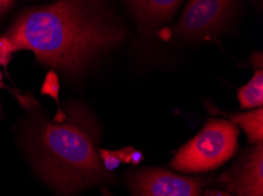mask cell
I'll return each mask as SVG.
<instances>
[{"mask_svg":"<svg viewBox=\"0 0 263 196\" xmlns=\"http://www.w3.org/2000/svg\"><path fill=\"white\" fill-rule=\"evenodd\" d=\"M4 37L12 53L31 51L41 62L74 73L99 52L121 42L125 31L99 0H59L27 11Z\"/></svg>","mask_w":263,"mask_h":196,"instance_id":"obj_1","label":"cell"},{"mask_svg":"<svg viewBox=\"0 0 263 196\" xmlns=\"http://www.w3.org/2000/svg\"><path fill=\"white\" fill-rule=\"evenodd\" d=\"M27 130L38 173L58 193L111 180L97 149L99 128L82 103L71 102L53 120L34 117Z\"/></svg>","mask_w":263,"mask_h":196,"instance_id":"obj_2","label":"cell"},{"mask_svg":"<svg viewBox=\"0 0 263 196\" xmlns=\"http://www.w3.org/2000/svg\"><path fill=\"white\" fill-rule=\"evenodd\" d=\"M238 148V127L210 119L202 130L179 148L170 166L182 173H206L232 159Z\"/></svg>","mask_w":263,"mask_h":196,"instance_id":"obj_3","label":"cell"},{"mask_svg":"<svg viewBox=\"0 0 263 196\" xmlns=\"http://www.w3.org/2000/svg\"><path fill=\"white\" fill-rule=\"evenodd\" d=\"M131 196H201L206 180L175 174L163 168L129 170L126 177Z\"/></svg>","mask_w":263,"mask_h":196,"instance_id":"obj_4","label":"cell"},{"mask_svg":"<svg viewBox=\"0 0 263 196\" xmlns=\"http://www.w3.org/2000/svg\"><path fill=\"white\" fill-rule=\"evenodd\" d=\"M228 193L236 196H263V145L243 151L234 166L217 180Z\"/></svg>","mask_w":263,"mask_h":196,"instance_id":"obj_5","label":"cell"},{"mask_svg":"<svg viewBox=\"0 0 263 196\" xmlns=\"http://www.w3.org/2000/svg\"><path fill=\"white\" fill-rule=\"evenodd\" d=\"M235 0H189L177 25V33L186 38L210 34L222 25Z\"/></svg>","mask_w":263,"mask_h":196,"instance_id":"obj_6","label":"cell"},{"mask_svg":"<svg viewBox=\"0 0 263 196\" xmlns=\"http://www.w3.org/2000/svg\"><path fill=\"white\" fill-rule=\"evenodd\" d=\"M143 25L157 26L173 17L182 0H127Z\"/></svg>","mask_w":263,"mask_h":196,"instance_id":"obj_7","label":"cell"},{"mask_svg":"<svg viewBox=\"0 0 263 196\" xmlns=\"http://www.w3.org/2000/svg\"><path fill=\"white\" fill-rule=\"evenodd\" d=\"M235 126L241 127L248 140L254 145L262 143L263 141V110L258 107L252 112L241 114L227 115Z\"/></svg>","mask_w":263,"mask_h":196,"instance_id":"obj_8","label":"cell"},{"mask_svg":"<svg viewBox=\"0 0 263 196\" xmlns=\"http://www.w3.org/2000/svg\"><path fill=\"white\" fill-rule=\"evenodd\" d=\"M237 99L242 108H258L263 103V71L262 66L255 70L253 78L237 92Z\"/></svg>","mask_w":263,"mask_h":196,"instance_id":"obj_9","label":"cell"},{"mask_svg":"<svg viewBox=\"0 0 263 196\" xmlns=\"http://www.w3.org/2000/svg\"><path fill=\"white\" fill-rule=\"evenodd\" d=\"M98 153H99V158L102 160V163H103V167L105 168L106 171H114L115 169H117L121 165L122 161H121V158H119L118 155V151H114V150H107L104 149V148H101V149H98Z\"/></svg>","mask_w":263,"mask_h":196,"instance_id":"obj_10","label":"cell"},{"mask_svg":"<svg viewBox=\"0 0 263 196\" xmlns=\"http://www.w3.org/2000/svg\"><path fill=\"white\" fill-rule=\"evenodd\" d=\"M201 196H234L228 191H222L216 189H206L204 193H202Z\"/></svg>","mask_w":263,"mask_h":196,"instance_id":"obj_11","label":"cell"},{"mask_svg":"<svg viewBox=\"0 0 263 196\" xmlns=\"http://www.w3.org/2000/svg\"><path fill=\"white\" fill-rule=\"evenodd\" d=\"M143 159H144V157H143L141 151L134 150V153L131 155V159H130V163L131 165H139V163L143 161Z\"/></svg>","mask_w":263,"mask_h":196,"instance_id":"obj_12","label":"cell"},{"mask_svg":"<svg viewBox=\"0 0 263 196\" xmlns=\"http://www.w3.org/2000/svg\"><path fill=\"white\" fill-rule=\"evenodd\" d=\"M13 4V0H0V14L5 13Z\"/></svg>","mask_w":263,"mask_h":196,"instance_id":"obj_13","label":"cell"},{"mask_svg":"<svg viewBox=\"0 0 263 196\" xmlns=\"http://www.w3.org/2000/svg\"><path fill=\"white\" fill-rule=\"evenodd\" d=\"M2 87H3V75L0 73V89H2Z\"/></svg>","mask_w":263,"mask_h":196,"instance_id":"obj_14","label":"cell"}]
</instances>
